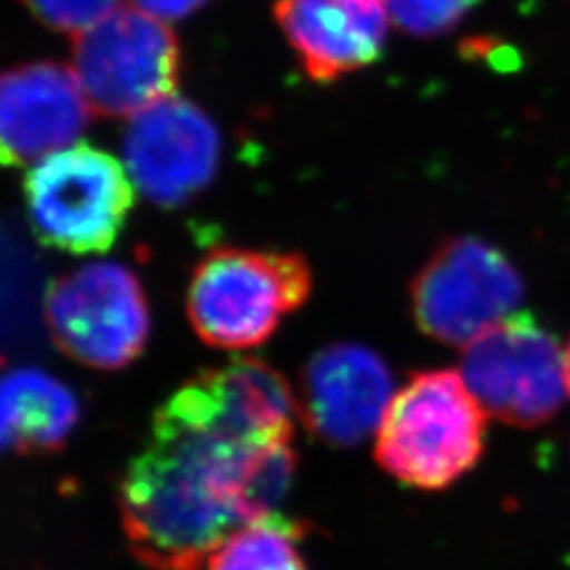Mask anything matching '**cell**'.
<instances>
[{
	"instance_id": "cell-1",
	"label": "cell",
	"mask_w": 570,
	"mask_h": 570,
	"mask_svg": "<svg viewBox=\"0 0 570 570\" xmlns=\"http://www.w3.org/2000/svg\"><path fill=\"white\" fill-rule=\"evenodd\" d=\"M296 471L292 442L249 444L153 419L119 487L122 532L153 570H205L237 530L277 515Z\"/></svg>"
},
{
	"instance_id": "cell-2",
	"label": "cell",
	"mask_w": 570,
	"mask_h": 570,
	"mask_svg": "<svg viewBox=\"0 0 570 570\" xmlns=\"http://www.w3.org/2000/svg\"><path fill=\"white\" fill-rule=\"evenodd\" d=\"M484 440L487 410L461 372L428 370L412 374L393 395L374 456L406 487L444 490L478 465Z\"/></svg>"
},
{
	"instance_id": "cell-3",
	"label": "cell",
	"mask_w": 570,
	"mask_h": 570,
	"mask_svg": "<svg viewBox=\"0 0 570 570\" xmlns=\"http://www.w3.org/2000/svg\"><path fill=\"white\" fill-rule=\"evenodd\" d=\"M313 287L301 254L218 247L195 266L186 313L205 345L252 348L266 343Z\"/></svg>"
},
{
	"instance_id": "cell-4",
	"label": "cell",
	"mask_w": 570,
	"mask_h": 570,
	"mask_svg": "<svg viewBox=\"0 0 570 570\" xmlns=\"http://www.w3.org/2000/svg\"><path fill=\"white\" fill-rule=\"evenodd\" d=\"M134 180L112 155L72 144L28 171V218L42 244L70 254L108 252L134 205Z\"/></svg>"
},
{
	"instance_id": "cell-5",
	"label": "cell",
	"mask_w": 570,
	"mask_h": 570,
	"mask_svg": "<svg viewBox=\"0 0 570 570\" xmlns=\"http://www.w3.org/2000/svg\"><path fill=\"white\" fill-rule=\"evenodd\" d=\"M72 72L94 115L136 117L174 96L180 47L164 20L119 7L72 41Z\"/></svg>"
},
{
	"instance_id": "cell-6",
	"label": "cell",
	"mask_w": 570,
	"mask_h": 570,
	"mask_svg": "<svg viewBox=\"0 0 570 570\" xmlns=\"http://www.w3.org/2000/svg\"><path fill=\"white\" fill-rule=\"evenodd\" d=\"M524 282L510 258L475 237L440 245L410 285L416 326L429 338L468 346L513 315Z\"/></svg>"
},
{
	"instance_id": "cell-7",
	"label": "cell",
	"mask_w": 570,
	"mask_h": 570,
	"mask_svg": "<svg viewBox=\"0 0 570 570\" xmlns=\"http://www.w3.org/2000/svg\"><path fill=\"white\" fill-rule=\"evenodd\" d=\"M45 322L63 355L94 370L129 366L150 332L142 284L119 263H89L58 277L47 289Z\"/></svg>"
},
{
	"instance_id": "cell-8",
	"label": "cell",
	"mask_w": 570,
	"mask_h": 570,
	"mask_svg": "<svg viewBox=\"0 0 570 570\" xmlns=\"http://www.w3.org/2000/svg\"><path fill=\"white\" fill-rule=\"evenodd\" d=\"M461 376L487 414L513 428L550 423L569 393L564 353L529 313H513L465 346Z\"/></svg>"
},
{
	"instance_id": "cell-9",
	"label": "cell",
	"mask_w": 570,
	"mask_h": 570,
	"mask_svg": "<svg viewBox=\"0 0 570 570\" xmlns=\"http://www.w3.org/2000/svg\"><path fill=\"white\" fill-rule=\"evenodd\" d=\"M298 397L273 366L239 357L186 381L155 419L249 444L292 442Z\"/></svg>"
},
{
	"instance_id": "cell-10",
	"label": "cell",
	"mask_w": 570,
	"mask_h": 570,
	"mask_svg": "<svg viewBox=\"0 0 570 570\" xmlns=\"http://www.w3.org/2000/svg\"><path fill=\"white\" fill-rule=\"evenodd\" d=\"M122 159L148 202L176 207L216 176L220 136L202 108L169 96L131 117L122 138Z\"/></svg>"
},
{
	"instance_id": "cell-11",
	"label": "cell",
	"mask_w": 570,
	"mask_h": 570,
	"mask_svg": "<svg viewBox=\"0 0 570 570\" xmlns=\"http://www.w3.org/2000/svg\"><path fill=\"white\" fill-rule=\"evenodd\" d=\"M296 397L298 416L317 440L348 449L381 428L393 400V379L366 346L336 343L306 362Z\"/></svg>"
},
{
	"instance_id": "cell-12",
	"label": "cell",
	"mask_w": 570,
	"mask_h": 570,
	"mask_svg": "<svg viewBox=\"0 0 570 570\" xmlns=\"http://www.w3.org/2000/svg\"><path fill=\"white\" fill-rule=\"evenodd\" d=\"M91 117L72 68L39 61L9 70L0 87L2 164L41 161L72 146Z\"/></svg>"
},
{
	"instance_id": "cell-13",
	"label": "cell",
	"mask_w": 570,
	"mask_h": 570,
	"mask_svg": "<svg viewBox=\"0 0 570 570\" xmlns=\"http://www.w3.org/2000/svg\"><path fill=\"white\" fill-rule=\"evenodd\" d=\"M275 20L306 75L330 82L379 60L387 39V0H275Z\"/></svg>"
},
{
	"instance_id": "cell-14",
	"label": "cell",
	"mask_w": 570,
	"mask_h": 570,
	"mask_svg": "<svg viewBox=\"0 0 570 570\" xmlns=\"http://www.w3.org/2000/svg\"><path fill=\"white\" fill-rule=\"evenodd\" d=\"M79 402L72 391L39 367H16L2 381V446L18 454L61 449L77 428Z\"/></svg>"
},
{
	"instance_id": "cell-15",
	"label": "cell",
	"mask_w": 570,
	"mask_h": 570,
	"mask_svg": "<svg viewBox=\"0 0 570 570\" xmlns=\"http://www.w3.org/2000/svg\"><path fill=\"white\" fill-rule=\"evenodd\" d=\"M305 524L282 513L233 532L207 560L205 570H306L296 541Z\"/></svg>"
},
{
	"instance_id": "cell-16",
	"label": "cell",
	"mask_w": 570,
	"mask_h": 570,
	"mask_svg": "<svg viewBox=\"0 0 570 570\" xmlns=\"http://www.w3.org/2000/svg\"><path fill=\"white\" fill-rule=\"evenodd\" d=\"M475 0H387L391 20L414 37H438L454 30Z\"/></svg>"
},
{
	"instance_id": "cell-17",
	"label": "cell",
	"mask_w": 570,
	"mask_h": 570,
	"mask_svg": "<svg viewBox=\"0 0 570 570\" xmlns=\"http://www.w3.org/2000/svg\"><path fill=\"white\" fill-rule=\"evenodd\" d=\"M21 2L42 23L72 37L96 26L106 16L117 11L121 4V0H21Z\"/></svg>"
},
{
	"instance_id": "cell-18",
	"label": "cell",
	"mask_w": 570,
	"mask_h": 570,
	"mask_svg": "<svg viewBox=\"0 0 570 570\" xmlns=\"http://www.w3.org/2000/svg\"><path fill=\"white\" fill-rule=\"evenodd\" d=\"M207 0H134L138 9L159 20H180L204 7Z\"/></svg>"
},
{
	"instance_id": "cell-19",
	"label": "cell",
	"mask_w": 570,
	"mask_h": 570,
	"mask_svg": "<svg viewBox=\"0 0 570 570\" xmlns=\"http://www.w3.org/2000/svg\"><path fill=\"white\" fill-rule=\"evenodd\" d=\"M564 374H567V385H569L570 393V343L564 351Z\"/></svg>"
}]
</instances>
